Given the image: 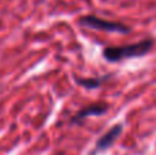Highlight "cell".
I'll return each instance as SVG.
<instances>
[{
	"label": "cell",
	"instance_id": "5b68a950",
	"mask_svg": "<svg viewBox=\"0 0 156 155\" xmlns=\"http://www.w3.org/2000/svg\"><path fill=\"white\" fill-rule=\"evenodd\" d=\"M111 74L107 76H99V77H88V78H83V77H74L76 82L80 87L85 88V89H97L100 88L108 78H110Z\"/></svg>",
	"mask_w": 156,
	"mask_h": 155
},
{
	"label": "cell",
	"instance_id": "277c9868",
	"mask_svg": "<svg viewBox=\"0 0 156 155\" xmlns=\"http://www.w3.org/2000/svg\"><path fill=\"white\" fill-rule=\"evenodd\" d=\"M122 132H123V124H115V125H112L105 133H103L97 139L96 144H94V150L92 154L96 155L99 153H104V151L110 150L115 144L118 137L122 135Z\"/></svg>",
	"mask_w": 156,
	"mask_h": 155
},
{
	"label": "cell",
	"instance_id": "3957f363",
	"mask_svg": "<svg viewBox=\"0 0 156 155\" xmlns=\"http://www.w3.org/2000/svg\"><path fill=\"white\" fill-rule=\"evenodd\" d=\"M110 106L105 102H96V103H90L88 106H83L82 109H80L73 117L69 120V122L71 125H81L83 122V120L89 117H100L104 115L108 111Z\"/></svg>",
	"mask_w": 156,
	"mask_h": 155
},
{
	"label": "cell",
	"instance_id": "6da1fadb",
	"mask_svg": "<svg viewBox=\"0 0 156 155\" xmlns=\"http://www.w3.org/2000/svg\"><path fill=\"white\" fill-rule=\"evenodd\" d=\"M154 44H155L154 38L147 37L133 44L105 47L101 51V56L110 63H116L125 59H133V58H141L151 51Z\"/></svg>",
	"mask_w": 156,
	"mask_h": 155
},
{
	"label": "cell",
	"instance_id": "7a4b0ae2",
	"mask_svg": "<svg viewBox=\"0 0 156 155\" xmlns=\"http://www.w3.org/2000/svg\"><path fill=\"white\" fill-rule=\"evenodd\" d=\"M78 23L83 27H88V29H92V30H100V32L121 33V34H127V33L132 32V27L125 25L123 22L110 21V19L100 18V16L93 15V14L81 16L78 19Z\"/></svg>",
	"mask_w": 156,
	"mask_h": 155
}]
</instances>
